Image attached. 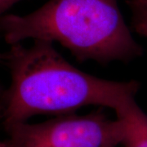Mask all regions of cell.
<instances>
[{
	"mask_svg": "<svg viewBox=\"0 0 147 147\" xmlns=\"http://www.w3.org/2000/svg\"><path fill=\"white\" fill-rule=\"evenodd\" d=\"M3 62L11 76L8 86L0 84L3 125L40 115L71 114L86 105L115 110L140 89L135 80L111 81L79 70L46 40H34L30 47L11 44L3 53Z\"/></svg>",
	"mask_w": 147,
	"mask_h": 147,
	"instance_id": "6da1fadb",
	"label": "cell"
},
{
	"mask_svg": "<svg viewBox=\"0 0 147 147\" xmlns=\"http://www.w3.org/2000/svg\"><path fill=\"white\" fill-rule=\"evenodd\" d=\"M0 36L58 42L79 62H130L143 54L121 13L118 0H48L25 16H0Z\"/></svg>",
	"mask_w": 147,
	"mask_h": 147,
	"instance_id": "7a4b0ae2",
	"label": "cell"
},
{
	"mask_svg": "<svg viewBox=\"0 0 147 147\" xmlns=\"http://www.w3.org/2000/svg\"><path fill=\"white\" fill-rule=\"evenodd\" d=\"M10 147H117L122 144L123 127L102 110L85 115L75 113L39 123L4 124Z\"/></svg>",
	"mask_w": 147,
	"mask_h": 147,
	"instance_id": "3957f363",
	"label": "cell"
},
{
	"mask_svg": "<svg viewBox=\"0 0 147 147\" xmlns=\"http://www.w3.org/2000/svg\"><path fill=\"white\" fill-rule=\"evenodd\" d=\"M135 97L127 96L114 110L123 127L122 145L147 147V115L137 105Z\"/></svg>",
	"mask_w": 147,
	"mask_h": 147,
	"instance_id": "277c9868",
	"label": "cell"
},
{
	"mask_svg": "<svg viewBox=\"0 0 147 147\" xmlns=\"http://www.w3.org/2000/svg\"><path fill=\"white\" fill-rule=\"evenodd\" d=\"M131 27L137 34L147 38V0H127Z\"/></svg>",
	"mask_w": 147,
	"mask_h": 147,
	"instance_id": "5b68a950",
	"label": "cell"
},
{
	"mask_svg": "<svg viewBox=\"0 0 147 147\" xmlns=\"http://www.w3.org/2000/svg\"><path fill=\"white\" fill-rule=\"evenodd\" d=\"M22 0H0V16L5 14V12L13 5Z\"/></svg>",
	"mask_w": 147,
	"mask_h": 147,
	"instance_id": "8992f818",
	"label": "cell"
},
{
	"mask_svg": "<svg viewBox=\"0 0 147 147\" xmlns=\"http://www.w3.org/2000/svg\"><path fill=\"white\" fill-rule=\"evenodd\" d=\"M0 147H10V146H9L7 141L6 140L4 142H1L0 141Z\"/></svg>",
	"mask_w": 147,
	"mask_h": 147,
	"instance_id": "52a82bcc",
	"label": "cell"
},
{
	"mask_svg": "<svg viewBox=\"0 0 147 147\" xmlns=\"http://www.w3.org/2000/svg\"><path fill=\"white\" fill-rule=\"evenodd\" d=\"M0 62H3V53H0Z\"/></svg>",
	"mask_w": 147,
	"mask_h": 147,
	"instance_id": "ba28073f",
	"label": "cell"
}]
</instances>
